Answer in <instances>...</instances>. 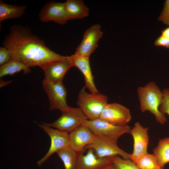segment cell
<instances>
[{
    "label": "cell",
    "instance_id": "cell-29",
    "mask_svg": "<svg viewBox=\"0 0 169 169\" xmlns=\"http://www.w3.org/2000/svg\"><path fill=\"white\" fill-rule=\"evenodd\" d=\"M100 169H116L113 164L105 166Z\"/></svg>",
    "mask_w": 169,
    "mask_h": 169
},
{
    "label": "cell",
    "instance_id": "cell-12",
    "mask_svg": "<svg viewBox=\"0 0 169 169\" xmlns=\"http://www.w3.org/2000/svg\"><path fill=\"white\" fill-rule=\"evenodd\" d=\"M39 17L42 22L52 21L59 24H64L69 20L65 2H49L42 9Z\"/></svg>",
    "mask_w": 169,
    "mask_h": 169
},
{
    "label": "cell",
    "instance_id": "cell-9",
    "mask_svg": "<svg viewBox=\"0 0 169 169\" xmlns=\"http://www.w3.org/2000/svg\"><path fill=\"white\" fill-rule=\"evenodd\" d=\"M148 128L144 127L139 122H136L130 134L134 141L132 153L130 154V159L135 163L138 160L148 153L149 141Z\"/></svg>",
    "mask_w": 169,
    "mask_h": 169
},
{
    "label": "cell",
    "instance_id": "cell-15",
    "mask_svg": "<svg viewBox=\"0 0 169 169\" xmlns=\"http://www.w3.org/2000/svg\"><path fill=\"white\" fill-rule=\"evenodd\" d=\"M67 58L72 67L74 66L78 68L83 74L84 78L85 87L90 91L91 93H99L94 83L89 58L80 56L75 54L67 56Z\"/></svg>",
    "mask_w": 169,
    "mask_h": 169
},
{
    "label": "cell",
    "instance_id": "cell-3",
    "mask_svg": "<svg viewBox=\"0 0 169 169\" xmlns=\"http://www.w3.org/2000/svg\"><path fill=\"white\" fill-rule=\"evenodd\" d=\"M85 88L83 87L79 92L77 104L88 120L99 119L108 104V98L99 93H89L86 92Z\"/></svg>",
    "mask_w": 169,
    "mask_h": 169
},
{
    "label": "cell",
    "instance_id": "cell-8",
    "mask_svg": "<svg viewBox=\"0 0 169 169\" xmlns=\"http://www.w3.org/2000/svg\"><path fill=\"white\" fill-rule=\"evenodd\" d=\"M42 85L49 98L50 110H59L62 112L68 107L67 91L62 82H52L44 79Z\"/></svg>",
    "mask_w": 169,
    "mask_h": 169
},
{
    "label": "cell",
    "instance_id": "cell-21",
    "mask_svg": "<svg viewBox=\"0 0 169 169\" xmlns=\"http://www.w3.org/2000/svg\"><path fill=\"white\" fill-rule=\"evenodd\" d=\"M56 153L62 161L65 169H76L77 152L69 147Z\"/></svg>",
    "mask_w": 169,
    "mask_h": 169
},
{
    "label": "cell",
    "instance_id": "cell-6",
    "mask_svg": "<svg viewBox=\"0 0 169 169\" xmlns=\"http://www.w3.org/2000/svg\"><path fill=\"white\" fill-rule=\"evenodd\" d=\"M38 126L49 135L51 141L48 151L37 162V165L40 166L54 153L70 146L69 133L54 129L47 125L44 122L39 124Z\"/></svg>",
    "mask_w": 169,
    "mask_h": 169
},
{
    "label": "cell",
    "instance_id": "cell-17",
    "mask_svg": "<svg viewBox=\"0 0 169 169\" xmlns=\"http://www.w3.org/2000/svg\"><path fill=\"white\" fill-rule=\"evenodd\" d=\"M69 20L81 19L88 16L89 9L82 0H67L65 2Z\"/></svg>",
    "mask_w": 169,
    "mask_h": 169
},
{
    "label": "cell",
    "instance_id": "cell-13",
    "mask_svg": "<svg viewBox=\"0 0 169 169\" xmlns=\"http://www.w3.org/2000/svg\"><path fill=\"white\" fill-rule=\"evenodd\" d=\"M77 152L76 169H100L112 164L111 157H100L91 148Z\"/></svg>",
    "mask_w": 169,
    "mask_h": 169
},
{
    "label": "cell",
    "instance_id": "cell-28",
    "mask_svg": "<svg viewBox=\"0 0 169 169\" xmlns=\"http://www.w3.org/2000/svg\"><path fill=\"white\" fill-rule=\"evenodd\" d=\"M161 35L169 38V26L162 30L161 31Z\"/></svg>",
    "mask_w": 169,
    "mask_h": 169
},
{
    "label": "cell",
    "instance_id": "cell-4",
    "mask_svg": "<svg viewBox=\"0 0 169 169\" xmlns=\"http://www.w3.org/2000/svg\"><path fill=\"white\" fill-rule=\"evenodd\" d=\"M117 137H105L95 135L93 142L86 146L85 149L91 148L100 157L120 156L126 159H130V155L120 148L117 145Z\"/></svg>",
    "mask_w": 169,
    "mask_h": 169
},
{
    "label": "cell",
    "instance_id": "cell-26",
    "mask_svg": "<svg viewBox=\"0 0 169 169\" xmlns=\"http://www.w3.org/2000/svg\"><path fill=\"white\" fill-rule=\"evenodd\" d=\"M11 59L10 53L5 47L0 48V65L2 66L8 62Z\"/></svg>",
    "mask_w": 169,
    "mask_h": 169
},
{
    "label": "cell",
    "instance_id": "cell-18",
    "mask_svg": "<svg viewBox=\"0 0 169 169\" xmlns=\"http://www.w3.org/2000/svg\"><path fill=\"white\" fill-rule=\"evenodd\" d=\"M153 151L159 165L163 169L169 163V137L160 140Z\"/></svg>",
    "mask_w": 169,
    "mask_h": 169
},
{
    "label": "cell",
    "instance_id": "cell-2",
    "mask_svg": "<svg viewBox=\"0 0 169 169\" xmlns=\"http://www.w3.org/2000/svg\"><path fill=\"white\" fill-rule=\"evenodd\" d=\"M137 93L141 110L144 112L148 111L155 116L156 121L163 125L167 121L165 114L160 110L163 99V94L156 84L153 81L148 83L143 86H139Z\"/></svg>",
    "mask_w": 169,
    "mask_h": 169
},
{
    "label": "cell",
    "instance_id": "cell-27",
    "mask_svg": "<svg viewBox=\"0 0 169 169\" xmlns=\"http://www.w3.org/2000/svg\"><path fill=\"white\" fill-rule=\"evenodd\" d=\"M154 44L156 46H160L169 49V38L161 35L155 41Z\"/></svg>",
    "mask_w": 169,
    "mask_h": 169
},
{
    "label": "cell",
    "instance_id": "cell-23",
    "mask_svg": "<svg viewBox=\"0 0 169 169\" xmlns=\"http://www.w3.org/2000/svg\"><path fill=\"white\" fill-rule=\"evenodd\" d=\"M111 159L116 169H140L130 159H124L119 156L111 157Z\"/></svg>",
    "mask_w": 169,
    "mask_h": 169
},
{
    "label": "cell",
    "instance_id": "cell-11",
    "mask_svg": "<svg viewBox=\"0 0 169 169\" xmlns=\"http://www.w3.org/2000/svg\"><path fill=\"white\" fill-rule=\"evenodd\" d=\"M99 119L112 125H127L131 119L130 110L121 104H107L103 110Z\"/></svg>",
    "mask_w": 169,
    "mask_h": 169
},
{
    "label": "cell",
    "instance_id": "cell-5",
    "mask_svg": "<svg viewBox=\"0 0 169 169\" xmlns=\"http://www.w3.org/2000/svg\"><path fill=\"white\" fill-rule=\"evenodd\" d=\"M87 119V117L79 107L69 106L62 111L61 115L54 122L50 123H44L50 127L69 133L82 125L83 122Z\"/></svg>",
    "mask_w": 169,
    "mask_h": 169
},
{
    "label": "cell",
    "instance_id": "cell-30",
    "mask_svg": "<svg viewBox=\"0 0 169 169\" xmlns=\"http://www.w3.org/2000/svg\"><path fill=\"white\" fill-rule=\"evenodd\" d=\"M4 83H3L4 82L3 81H2V80H1V83H0L1 87L3 86H4V85H6V84H8L9 83V82H11L8 81H4Z\"/></svg>",
    "mask_w": 169,
    "mask_h": 169
},
{
    "label": "cell",
    "instance_id": "cell-22",
    "mask_svg": "<svg viewBox=\"0 0 169 169\" xmlns=\"http://www.w3.org/2000/svg\"><path fill=\"white\" fill-rule=\"evenodd\" d=\"M136 164L140 169H162L154 155L148 153L139 159Z\"/></svg>",
    "mask_w": 169,
    "mask_h": 169
},
{
    "label": "cell",
    "instance_id": "cell-20",
    "mask_svg": "<svg viewBox=\"0 0 169 169\" xmlns=\"http://www.w3.org/2000/svg\"><path fill=\"white\" fill-rule=\"evenodd\" d=\"M23 71L25 73L30 72V67L23 63L14 59L11 58L5 64L0 67V77L8 75H13L15 73Z\"/></svg>",
    "mask_w": 169,
    "mask_h": 169
},
{
    "label": "cell",
    "instance_id": "cell-14",
    "mask_svg": "<svg viewBox=\"0 0 169 169\" xmlns=\"http://www.w3.org/2000/svg\"><path fill=\"white\" fill-rule=\"evenodd\" d=\"M69 136L70 147L79 152L93 142L95 135L87 126L82 125L70 132Z\"/></svg>",
    "mask_w": 169,
    "mask_h": 169
},
{
    "label": "cell",
    "instance_id": "cell-25",
    "mask_svg": "<svg viewBox=\"0 0 169 169\" xmlns=\"http://www.w3.org/2000/svg\"><path fill=\"white\" fill-rule=\"evenodd\" d=\"M158 20L164 24L169 26V0L165 1L163 8Z\"/></svg>",
    "mask_w": 169,
    "mask_h": 169
},
{
    "label": "cell",
    "instance_id": "cell-7",
    "mask_svg": "<svg viewBox=\"0 0 169 169\" xmlns=\"http://www.w3.org/2000/svg\"><path fill=\"white\" fill-rule=\"evenodd\" d=\"M87 126L96 136L102 137L119 138L122 135L130 133L131 127L127 125L118 126L98 119L85 120L83 124Z\"/></svg>",
    "mask_w": 169,
    "mask_h": 169
},
{
    "label": "cell",
    "instance_id": "cell-19",
    "mask_svg": "<svg viewBox=\"0 0 169 169\" xmlns=\"http://www.w3.org/2000/svg\"><path fill=\"white\" fill-rule=\"evenodd\" d=\"M26 8L24 6H16L0 1V22L6 19L18 18L24 13Z\"/></svg>",
    "mask_w": 169,
    "mask_h": 169
},
{
    "label": "cell",
    "instance_id": "cell-10",
    "mask_svg": "<svg viewBox=\"0 0 169 169\" xmlns=\"http://www.w3.org/2000/svg\"><path fill=\"white\" fill-rule=\"evenodd\" d=\"M101 26L99 24L91 26L84 32L83 39L76 49L74 54L89 57L98 47V43L103 35Z\"/></svg>",
    "mask_w": 169,
    "mask_h": 169
},
{
    "label": "cell",
    "instance_id": "cell-16",
    "mask_svg": "<svg viewBox=\"0 0 169 169\" xmlns=\"http://www.w3.org/2000/svg\"><path fill=\"white\" fill-rule=\"evenodd\" d=\"M72 67L67 56L65 59L54 61L43 66L45 79L52 82H62L63 78L68 70Z\"/></svg>",
    "mask_w": 169,
    "mask_h": 169
},
{
    "label": "cell",
    "instance_id": "cell-24",
    "mask_svg": "<svg viewBox=\"0 0 169 169\" xmlns=\"http://www.w3.org/2000/svg\"><path fill=\"white\" fill-rule=\"evenodd\" d=\"M163 99L159 110L164 114L169 116V89L166 88L162 91Z\"/></svg>",
    "mask_w": 169,
    "mask_h": 169
},
{
    "label": "cell",
    "instance_id": "cell-1",
    "mask_svg": "<svg viewBox=\"0 0 169 169\" xmlns=\"http://www.w3.org/2000/svg\"><path fill=\"white\" fill-rule=\"evenodd\" d=\"M3 45L9 51L11 58L29 67L38 66L41 68L49 63L66 58L50 49L44 41L21 26L13 27Z\"/></svg>",
    "mask_w": 169,
    "mask_h": 169
}]
</instances>
